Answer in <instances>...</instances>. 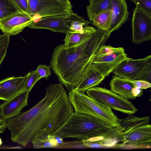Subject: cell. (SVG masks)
<instances>
[{
    "label": "cell",
    "instance_id": "cell-1",
    "mask_svg": "<svg viewBox=\"0 0 151 151\" xmlns=\"http://www.w3.org/2000/svg\"><path fill=\"white\" fill-rule=\"evenodd\" d=\"M44 97L29 110L6 120L12 142L25 146L58 131L74 111L63 86L50 84Z\"/></svg>",
    "mask_w": 151,
    "mask_h": 151
},
{
    "label": "cell",
    "instance_id": "cell-2",
    "mask_svg": "<svg viewBox=\"0 0 151 151\" xmlns=\"http://www.w3.org/2000/svg\"><path fill=\"white\" fill-rule=\"evenodd\" d=\"M109 37L105 31L97 29L76 45L66 47L62 44L54 48L50 66L68 91L79 85L86 67Z\"/></svg>",
    "mask_w": 151,
    "mask_h": 151
},
{
    "label": "cell",
    "instance_id": "cell-3",
    "mask_svg": "<svg viewBox=\"0 0 151 151\" xmlns=\"http://www.w3.org/2000/svg\"><path fill=\"white\" fill-rule=\"evenodd\" d=\"M52 135L81 140L88 148L114 147L120 139L119 126L114 127L95 116L75 112Z\"/></svg>",
    "mask_w": 151,
    "mask_h": 151
},
{
    "label": "cell",
    "instance_id": "cell-4",
    "mask_svg": "<svg viewBox=\"0 0 151 151\" xmlns=\"http://www.w3.org/2000/svg\"><path fill=\"white\" fill-rule=\"evenodd\" d=\"M149 116L129 115L119 123L118 144L124 147L147 149L151 147V125Z\"/></svg>",
    "mask_w": 151,
    "mask_h": 151
},
{
    "label": "cell",
    "instance_id": "cell-5",
    "mask_svg": "<svg viewBox=\"0 0 151 151\" xmlns=\"http://www.w3.org/2000/svg\"><path fill=\"white\" fill-rule=\"evenodd\" d=\"M112 72L119 77L151 83V55L135 60L129 58L122 61Z\"/></svg>",
    "mask_w": 151,
    "mask_h": 151
},
{
    "label": "cell",
    "instance_id": "cell-6",
    "mask_svg": "<svg viewBox=\"0 0 151 151\" xmlns=\"http://www.w3.org/2000/svg\"><path fill=\"white\" fill-rule=\"evenodd\" d=\"M27 13L34 19L73 12L69 0H27Z\"/></svg>",
    "mask_w": 151,
    "mask_h": 151
},
{
    "label": "cell",
    "instance_id": "cell-7",
    "mask_svg": "<svg viewBox=\"0 0 151 151\" xmlns=\"http://www.w3.org/2000/svg\"><path fill=\"white\" fill-rule=\"evenodd\" d=\"M87 95L95 100L109 106L111 109L129 115L138 110L128 99L105 88L95 87L86 91Z\"/></svg>",
    "mask_w": 151,
    "mask_h": 151
},
{
    "label": "cell",
    "instance_id": "cell-8",
    "mask_svg": "<svg viewBox=\"0 0 151 151\" xmlns=\"http://www.w3.org/2000/svg\"><path fill=\"white\" fill-rule=\"evenodd\" d=\"M84 19L73 12L68 14L42 17L28 26L34 29H46L53 32L66 33L70 29L71 23Z\"/></svg>",
    "mask_w": 151,
    "mask_h": 151
},
{
    "label": "cell",
    "instance_id": "cell-9",
    "mask_svg": "<svg viewBox=\"0 0 151 151\" xmlns=\"http://www.w3.org/2000/svg\"><path fill=\"white\" fill-rule=\"evenodd\" d=\"M132 42L139 44L151 39V16L140 9L134 10L131 24Z\"/></svg>",
    "mask_w": 151,
    "mask_h": 151
},
{
    "label": "cell",
    "instance_id": "cell-10",
    "mask_svg": "<svg viewBox=\"0 0 151 151\" xmlns=\"http://www.w3.org/2000/svg\"><path fill=\"white\" fill-rule=\"evenodd\" d=\"M33 17L27 13L18 11L0 20V29L4 33L14 35L32 23Z\"/></svg>",
    "mask_w": 151,
    "mask_h": 151
},
{
    "label": "cell",
    "instance_id": "cell-11",
    "mask_svg": "<svg viewBox=\"0 0 151 151\" xmlns=\"http://www.w3.org/2000/svg\"><path fill=\"white\" fill-rule=\"evenodd\" d=\"M128 58L124 49L105 56L94 57L91 64L94 69L105 77L122 61Z\"/></svg>",
    "mask_w": 151,
    "mask_h": 151
},
{
    "label": "cell",
    "instance_id": "cell-12",
    "mask_svg": "<svg viewBox=\"0 0 151 151\" xmlns=\"http://www.w3.org/2000/svg\"><path fill=\"white\" fill-rule=\"evenodd\" d=\"M29 92L24 91L0 105V114L3 120L15 117L28 105Z\"/></svg>",
    "mask_w": 151,
    "mask_h": 151
},
{
    "label": "cell",
    "instance_id": "cell-13",
    "mask_svg": "<svg viewBox=\"0 0 151 151\" xmlns=\"http://www.w3.org/2000/svg\"><path fill=\"white\" fill-rule=\"evenodd\" d=\"M111 9L109 28L106 32L109 37L112 32L117 30L126 22L129 14L126 0H111Z\"/></svg>",
    "mask_w": 151,
    "mask_h": 151
},
{
    "label": "cell",
    "instance_id": "cell-14",
    "mask_svg": "<svg viewBox=\"0 0 151 151\" xmlns=\"http://www.w3.org/2000/svg\"><path fill=\"white\" fill-rule=\"evenodd\" d=\"M77 90L81 99L103 120L114 127L119 125L122 119H119L109 106L95 100L85 92Z\"/></svg>",
    "mask_w": 151,
    "mask_h": 151
},
{
    "label": "cell",
    "instance_id": "cell-15",
    "mask_svg": "<svg viewBox=\"0 0 151 151\" xmlns=\"http://www.w3.org/2000/svg\"><path fill=\"white\" fill-rule=\"evenodd\" d=\"M28 74L23 77H12L0 81V100L8 101L16 95L25 91Z\"/></svg>",
    "mask_w": 151,
    "mask_h": 151
},
{
    "label": "cell",
    "instance_id": "cell-16",
    "mask_svg": "<svg viewBox=\"0 0 151 151\" xmlns=\"http://www.w3.org/2000/svg\"><path fill=\"white\" fill-rule=\"evenodd\" d=\"M91 61L86 68L81 83L75 88L80 91L85 92L89 88L98 86L105 78L93 68Z\"/></svg>",
    "mask_w": 151,
    "mask_h": 151
},
{
    "label": "cell",
    "instance_id": "cell-17",
    "mask_svg": "<svg viewBox=\"0 0 151 151\" xmlns=\"http://www.w3.org/2000/svg\"><path fill=\"white\" fill-rule=\"evenodd\" d=\"M112 76L109 83L111 90L126 99L135 100L136 97L132 93L134 86L132 83L128 79L116 75Z\"/></svg>",
    "mask_w": 151,
    "mask_h": 151
},
{
    "label": "cell",
    "instance_id": "cell-18",
    "mask_svg": "<svg viewBox=\"0 0 151 151\" xmlns=\"http://www.w3.org/2000/svg\"><path fill=\"white\" fill-rule=\"evenodd\" d=\"M96 29L93 27L87 25L80 31H69L65 33V37L63 40L64 45L66 47L76 45L83 41Z\"/></svg>",
    "mask_w": 151,
    "mask_h": 151
},
{
    "label": "cell",
    "instance_id": "cell-19",
    "mask_svg": "<svg viewBox=\"0 0 151 151\" xmlns=\"http://www.w3.org/2000/svg\"><path fill=\"white\" fill-rule=\"evenodd\" d=\"M86 7L87 14L90 21L99 13L111 8V0H89Z\"/></svg>",
    "mask_w": 151,
    "mask_h": 151
},
{
    "label": "cell",
    "instance_id": "cell-20",
    "mask_svg": "<svg viewBox=\"0 0 151 151\" xmlns=\"http://www.w3.org/2000/svg\"><path fill=\"white\" fill-rule=\"evenodd\" d=\"M111 11V9L105 10L97 14L93 19L92 23L98 29L106 32L108 29Z\"/></svg>",
    "mask_w": 151,
    "mask_h": 151
},
{
    "label": "cell",
    "instance_id": "cell-21",
    "mask_svg": "<svg viewBox=\"0 0 151 151\" xmlns=\"http://www.w3.org/2000/svg\"><path fill=\"white\" fill-rule=\"evenodd\" d=\"M18 11H20L11 0H0V20Z\"/></svg>",
    "mask_w": 151,
    "mask_h": 151
},
{
    "label": "cell",
    "instance_id": "cell-22",
    "mask_svg": "<svg viewBox=\"0 0 151 151\" xmlns=\"http://www.w3.org/2000/svg\"><path fill=\"white\" fill-rule=\"evenodd\" d=\"M33 148L40 149L44 148H53L59 145L56 139L55 136L50 135L47 138L32 142Z\"/></svg>",
    "mask_w": 151,
    "mask_h": 151
},
{
    "label": "cell",
    "instance_id": "cell-23",
    "mask_svg": "<svg viewBox=\"0 0 151 151\" xmlns=\"http://www.w3.org/2000/svg\"><path fill=\"white\" fill-rule=\"evenodd\" d=\"M10 36L5 34L0 35V66L6 54Z\"/></svg>",
    "mask_w": 151,
    "mask_h": 151
},
{
    "label": "cell",
    "instance_id": "cell-24",
    "mask_svg": "<svg viewBox=\"0 0 151 151\" xmlns=\"http://www.w3.org/2000/svg\"><path fill=\"white\" fill-rule=\"evenodd\" d=\"M124 49L121 47H114L110 45H103L98 48L94 55V57H101L112 53Z\"/></svg>",
    "mask_w": 151,
    "mask_h": 151
},
{
    "label": "cell",
    "instance_id": "cell-25",
    "mask_svg": "<svg viewBox=\"0 0 151 151\" xmlns=\"http://www.w3.org/2000/svg\"><path fill=\"white\" fill-rule=\"evenodd\" d=\"M27 74L25 90L30 92L34 85L41 79L39 77L36 70L29 72Z\"/></svg>",
    "mask_w": 151,
    "mask_h": 151
},
{
    "label": "cell",
    "instance_id": "cell-26",
    "mask_svg": "<svg viewBox=\"0 0 151 151\" xmlns=\"http://www.w3.org/2000/svg\"><path fill=\"white\" fill-rule=\"evenodd\" d=\"M136 8L151 16V0H133Z\"/></svg>",
    "mask_w": 151,
    "mask_h": 151
},
{
    "label": "cell",
    "instance_id": "cell-27",
    "mask_svg": "<svg viewBox=\"0 0 151 151\" xmlns=\"http://www.w3.org/2000/svg\"><path fill=\"white\" fill-rule=\"evenodd\" d=\"M38 75L40 79L44 78L47 79L51 76V71L50 66L45 65H39L36 70Z\"/></svg>",
    "mask_w": 151,
    "mask_h": 151
},
{
    "label": "cell",
    "instance_id": "cell-28",
    "mask_svg": "<svg viewBox=\"0 0 151 151\" xmlns=\"http://www.w3.org/2000/svg\"><path fill=\"white\" fill-rule=\"evenodd\" d=\"M90 21L85 20H76L73 22L71 24L70 29L74 31H78L82 30L84 26L91 23Z\"/></svg>",
    "mask_w": 151,
    "mask_h": 151
},
{
    "label": "cell",
    "instance_id": "cell-29",
    "mask_svg": "<svg viewBox=\"0 0 151 151\" xmlns=\"http://www.w3.org/2000/svg\"><path fill=\"white\" fill-rule=\"evenodd\" d=\"M21 12L27 13V0H11Z\"/></svg>",
    "mask_w": 151,
    "mask_h": 151
},
{
    "label": "cell",
    "instance_id": "cell-30",
    "mask_svg": "<svg viewBox=\"0 0 151 151\" xmlns=\"http://www.w3.org/2000/svg\"><path fill=\"white\" fill-rule=\"evenodd\" d=\"M129 80L134 87L140 89H147L151 87V83L146 81L142 80Z\"/></svg>",
    "mask_w": 151,
    "mask_h": 151
},
{
    "label": "cell",
    "instance_id": "cell-31",
    "mask_svg": "<svg viewBox=\"0 0 151 151\" xmlns=\"http://www.w3.org/2000/svg\"><path fill=\"white\" fill-rule=\"evenodd\" d=\"M132 93L135 97H140L142 96L143 93L142 89L134 87L132 89Z\"/></svg>",
    "mask_w": 151,
    "mask_h": 151
},
{
    "label": "cell",
    "instance_id": "cell-32",
    "mask_svg": "<svg viewBox=\"0 0 151 151\" xmlns=\"http://www.w3.org/2000/svg\"><path fill=\"white\" fill-rule=\"evenodd\" d=\"M6 128V120H2L0 121V134L3 132Z\"/></svg>",
    "mask_w": 151,
    "mask_h": 151
},
{
    "label": "cell",
    "instance_id": "cell-33",
    "mask_svg": "<svg viewBox=\"0 0 151 151\" xmlns=\"http://www.w3.org/2000/svg\"><path fill=\"white\" fill-rule=\"evenodd\" d=\"M2 143V141L1 139V138L0 137V146H1Z\"/></svg>",
    "mask_w": 151,
    "mask_h": 151
},
{
    "label": "cell",
    "instance_id": "cell-34",
    "mask_svg": "<svg viewBox=\"0 0 151 151\" xmlns=\"http://www.w3.org/2000/svg\"><path fill=\"white\" fill-rule=\"evenodd\" d=\"M2 120H3V119H1V116H0V121Z\"/></svg>",
    "mask_w": 151,
    "mask_h": 151
},
{
    "label": "cell",
    "instance_id": "cell-35",
    "mask_svg": "<svg viewBox=\"0 0 151 151\" xmlns=\"http://www.w3.org/2000/svg\"><path fill=\"white\" fill-rule=\"evenodd\" d=\"M130 1H133V0H129Z\"/></svg>",
    "mask_w": 151,
    "mask_h": 151
}]
</instances>
